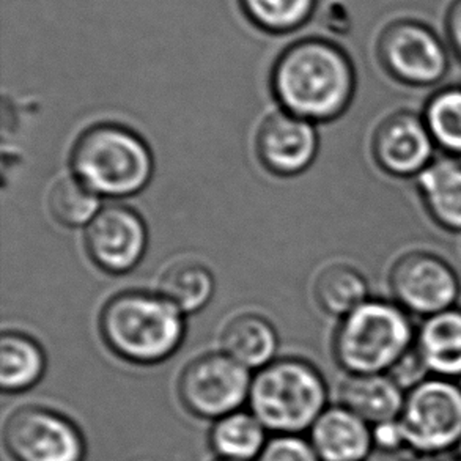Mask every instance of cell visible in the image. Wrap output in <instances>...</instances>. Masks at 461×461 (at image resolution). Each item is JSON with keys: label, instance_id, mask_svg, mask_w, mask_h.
Wrapping results in <instances>:
<instances>
[{"label": "cell", "instance_id": "6da1fadb", "mask_svg": "<svg viewBox=\"0 0 461 461\" xmlns=\"http://www.w3.org/2000/svg\"><path fill=\"white\" fill-rule=\"evenodd\" d=\"M356 69L348 54L323 38L288 46L271 71V90L282 109L312 123L340 119L355 100Z\"/></svg>", "mask_w": 461, "mask_h": 461}, {"label": "cell", "instance_id": "7a4b0ae2", "mask_svg": "<svg viewBox=\"0 0 461 461\" xmlns=\"http://www.w3.org/2000/svg\"><path fill=\"white\" fill-rule=\"evenodd\" d=\"M100 334L120 359L134 366H156L180 349L186 321L185 313L161 294L128 290L103 307Z\"/></svg>", "mask_w": 461, "mask_h": 461}, {"label": "cell", "instance_id": "3957f363", "mask_svg": "<svg viewBox=\"0 0 461 461\" xmlns=\"http://www.w3.org/2000/svg\"><path fill=\"white\" fill-rule=\"evenodd\" d=\"M414 318L391 298H368L340 318L332 356L347 375L391 374L416 342Z\"/></svg>", "mask_w": 461, "mask_h": 461}, {"label": "cell", "instance_id": "277c9868", "mask_svg": "<svg viewBox=\"0 0 461 461\" xmlns=\"http://www.w3.org/2000/svg\"><path fill=\"white\" fill-rule=\"evenodd\" d=\"M69 166L76 178L107 199H125L144 191L155 172L149 144L119 123H98L82 132Z\"/></svg>", "mask_w": 461, "mask_h": 461}, {"label": "cell", "instance_id": "5b68a950", "mask_svg": "<svg viewBox=\"0 0 461 461\" xmlns=\"http://www.w3.org/2000/svg\"><path fill=\"white\" fill-rule=\"evenodd\" d=\"M249 411L273 435H304L330 406V386L312 362L281 357L252 376Z\"/></svg>", "mask_w": 461, "mask_h": 461}, {"label": "cell", "instance_id": "8992f818", "mask_svg": "<svg viewBox=\"0 0 461 461\" xmlns=\"http://www.w3.org/2000/svg\"><path fill=\"white\" fill-rule=\"evenodd\" d=\"M400 422L410 450L452 454L461 438V381L429 375L406 389Z\"/></svg>", "mask_w": 461, "mask_h": 461}, {"label": "cell", "instance_id": "52a82bcc", "mask_svg": "<svg viewBox=\"0 0 461 461\" xmlns=\"http://www.w3.org/2000/svg\"><path fill=\"white\" fill-rule=\"evenodd\" d=\"M391 300L412 318L437 315L458 306L460 276L446 257L430 249H410L393 258L387 273Z\"/></svg>", "mask_w": 461, "mask_h": 461}, {"label": "cell", "instance_id": "ba28073f", "mask_svg": "<svg viewBox=\"0 0 461 461\" xmlns=\"http://www.w3.org/2000/svg\"><path fill=\"white\" fill-rule=\"evenodd\" d=\"M4 446L13 461H86L87 441L79 425L44 405H25L8 416Z\"/></svg>", "mask_w": 461, "mask_h": 461}, {"label": "cell", "instance_id": "9c48e42d", "mask_svg": "<svg viewBox=\"0 0 461 461\" xmlns=\"http://www.w3.org/2000/svg\"><path fill=\"white\" fill-rule=\"evenodd\" d=\"M252 376L224 351L199 356L181 372L178 399L194 418L214 422L249 402Z\"/></svg>", "mask_w": 461, "mask_h": 461}, {"label": "cell", "instance_id": "30bf717a", "mask_svg": "<svg viewBox=\"0 0 461 461\" xmlns=\"http://www.w3.org/2000/svg\"><path fill=\"white\" fill-rule=\"evenodd\" d=\"M383 68L410 88L438 87L450 68L449 50L430 27L412 21L389 25L378 43Z\"/></svg>", "mask_w": 461, "mask_h": 461}, {"label": "cell", "instance_id": "8fae6325", "mask_svg": "<svg viewBox=\"0 0 461 461\" xmlns=\"http://www.w3.org/2000/svg\"><path fill=\"white\" fill-rule=\"evenodd\" d=\"M437 151L422 113L411 109L384 115L370 142L375 166L393 180H416L437 159Z\"/></svg>", "mask_w": 461, "mask_h": 461}, {"label": "cell", "instance_id": "7c38bea8", "mask_svg": "<svg viewBox=\"0 0 461 461\" xmlns=\"http://www.w3.org/2000/svg\"><path fill=\"white\" fill-rule=\"evenodd\" d=\"M90 260L107 275H126L142 262L149 230L144 218L131 206L107 205L86 227Z\"/></svg>", "mask_w": 461, "mask_h": 461}, {"label": "cell", "instance_id": "4fadbf2b", "mask_svg": "<svg viewBox=\"0 0 461 461\" xmlns=\"http://www.w3.org/2000/svg\"><path fill=\"white\" fill-rule=\"evenodd\" d=\"M318 147L315 125L285 111L271 113L257 132V156L263 167L277 176L306 172L317 158Z\"/></svg>", "mask_w": 461, "mask_h": 461}, {"label": "cell", "instance_id": "5bb4252c", "mask_svg": "<svg viewBox=\"0 0 461 461\" xmlns=\"http://www.w3.org/2000/svg\"><path fill=\"white\" fill-rule=\"evenodd\" d=\"M307 438L321 461H367L375 452L372 425L340 403L324 410Z\"/></svg>", "mask_w": 461, "mask_h": 461}, {"label": "cell", "instance_id": "9a60e30c", "mask_svg": "<svg viewBox=\"0 0 461 461\" xmlns=\"http://www.w3.org/2000/svg\"><path fill=\"white\" fill-rule=\"evenodd\" d=\"M427 216L438 229L461 235V159L439 155L414 180Z\"/></svg>", "mask_w": 461, "mask_h": 461}, {"label": "cell", "instance_id": "2e32d148", "mask_svg": "<svg viewBox=\"0 0 461 461\" xmlns=\"http://www.w3.org/2000/svg\"><path fill=\"white\" fill-rule=\"evenodd\" d=\"M414 351L427 375L461 381V306L420 320Z\"/></svg>", "mask_w": 461, "mask_h": 461}, {"label": "cell", "instance_id": "e0dca14e", "mask_svg": "<svg viewBox=\"0 0 461 461\" xmlns=\"http://www.w3.org/2000/svg\"><path fill=\"white\" fill-rule=\"evenodd\" d=\"M405 397L391 374L348 375L339 389V403L370 425L400 419Z\"/></svg>", "mask_w": 461, "mask_h": 461}, {"label": "cell", "instance_id": "ac0fdd59", "mask_svg": "<svg viewBox=\"0 0 461 461\" xmlns=\"http://www.w3.org/2000/svg\"><path fill=\"white\" fill-rule=\"evenodd\" d=\"M225 355L252 370L268 366L276 359L279 337L268 318L258 313H243L233 318L222 332Z\"/></svg>", "mask_w": 461, "mask_h": 461}, {"label": "cell", "instance_id": "d6986e66", "mask_svg": "<svg viewBox=\"0 0 461 461\" xmlns=\"http://www.w3.org/2000/svg\"><path fill=\"white\" fill-rule=\"evenodd\" d=\"M48 361L41 345L18 330L0 337V387L6 395L31 391L43 380Z\"/></svg>", "mask_w": 461, "mask_h": 461}, {"label": "cell", "instance_id": "ffe728a7", "mask_svg": "<svg viewBox=\"0 0 461 461\" xmlns=\"http://www.w3.org/2000/svg\"><path fill=\"white\" fill-rule=\"evenodd\" d=\"M268 433L252 412L240 410L212 422L208 444L221 460L256 461L268 443Z\"/></svg>", "mask_w": 461, "mask_h": 461}, {"label": "cell", "instance_id": "44dd1931", "mask_svg": "<svg viewBox=\"0 0 461 461\" xmlns=\"http://www.w3.org/2000/svg\"><path fill=\"white\" fill-rule=\"evenodd\" d=\"M313 296L321 311L343 318L370 296V287L362 271L348 263L330 265L317 276Z\"/></svg>", "mask_w": 461, "mask_h": 461}, {"label": "cell", "instance_id": "7402d4cb", "mask_svg": "<svg viewBox=\"0 0 461 461\" xmlns=\"http://www.w3.org/2000/svg\"><path fill=\"white\" fill-rule=\"evenodd\" d=\"M216 281L212 271L199 262H178L166 269L159 294L185 315L202 311L212 301Z\"/></svg>", "mask_w": 461, "mask_h": 461}, {"label": "cell", "instance_id": "603a6c76", "mask_svg": "<svg viewBox=\"0 0 461 461\" xmlns=\"http://www.w3.org/2000/svg\"><path fill=\"white\" fill-rule=\"evenodd\" d=\"M422 117L438 151L461 159V82L437 88L425 101Z\"/></svg>", "mask_w": 461, "mask_h": 461}, {"label": "cell", "instance_id": "cb8c5ba5", "mask_svg": "<svg viewBox=\"0 0 461 461\" xmlns=\"http://www.w3.org/2000/svg\"><path fill=\"white\" fill-rule=\"evenodd\" d=\"M101 199L79 178L67 176L57 181L50 193L52 218L68 229L87 227L101 212Z\"/></svg>", "mask_w": 461, "mask_h": 461}, {"label": "cell", "instance_id": "d4e9b609", "mask_svg": "<svg viewBox=\"0 0 461 461\" xmlns=\"http://www.w3.org/2000/svg\"><path fill=\"white\" fill-rule=\"evenodd\" d=\"M252 24L269 33H288L306 24L317 0H240Z\"/></svg>", "mask_w": 461, "mask_h": 461}, {"label": "cell", "instance_id": "484cf974", "mask_svg": "<svg viewBox=\"0 0 461 461\" xmlns=\"http://www.w3.org/2000/svg\"><path fill=\"white\" fill-rule=\"evenodd\" d=\"M256 461H321L303 435H273Z\"/></svg>", "mask_w": 461, "mask_h": 461}, {"label": "cell", "instance_id": "4316f807", "mask_svg": "<svg viewBox=\"0 0 461 461\" xmlns=\"http://www.w3.org/2000/svg\"><path fill=\"white\" fill-rule=\"evenodd\" d=\"M372 438H374V449L384 456H402L406 450H410L405 429L400 422V419L372 425Z\"/></svg>", "mask_w": 461, "mask_h": 461}, {"label": "cell", "instance_id": "83f0119b", "mask_svg": "<svg viewBox=\"0 0 461 461\" xmlns=\"http://www.w3.org/2000/svg\"><path fill=\"white\" fill-rule=\"evenodd\" d=\"M446 32L450 50H454L456 59L461 62V0H456L450 6L446 21Z\"/></svg>", "mask_w": 461, "mask_h": 461}, {"label": "cell", "instance_id": "f1b7e54d", "mask_svg": "<svg viewBox=\"0 0 461 461\" xmlns=\"http://www.w3.org/2000/svg\"><path fill=\"white\" fill-rule=\"evenodd\" d=\"M441 461H461V458L452 452L449 456H444L443 458H441Z\"/></svg>", "mask_w": 461, "mask_h": 461}, {"label": "cell", "instance_id": "f546056e", "mask_svg": "<svg viewBox=\"0 0 461 461\" xmlns=\"http://www.w3.org/2000/svg\"><path fill=\"white\" fill-rule=\"evenodd\" d=\"M454 454H456V456H460L461 458V438L460 441H458V444H456V450H454Z\"/></svg>", "mask_w": 461, "mask_h": 461}, {"label": "cell", "instance_id": "4dcf8cb0", "mask_svg": "<svg viewBox=\"0 0 461 461\" xmlns=\"http://www.w3.org/2000/svg\"><path fill=\"white\" fill-rule=\"evenodd\" d=\"M214 461H231V460H221V458H216Z\"/></svg>", "mask_w": 461, "mask_h": 461}]
</instances>
